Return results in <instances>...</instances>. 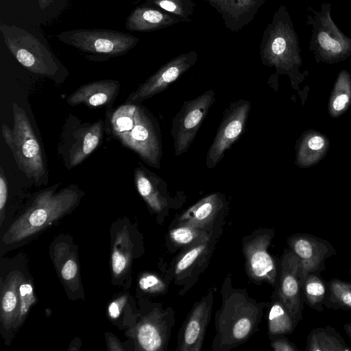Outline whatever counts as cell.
I'll list each match as a JSON object with an SVG mask.
<instances>
[{
	"label": "cell",
	"mask_w": 351,
	"mask_h": 351,
	"mask_svg": "<svg viewBox=\"0 0 351 351\" xmlns=\"http://www.w3.org/2000/svg\"><path fill=\"white\" fill-rule=\"evenodd\" d=\"M183 21L163 10L138 7L128 16L126 28L130 31L147 32L165 28Z\"/></svg>",
	"instance_id": "19"
},
{
	"label": "cell",
	"mask_w": 351,
	"mask_h": 351,
	"mask_svg": "<svg viewBox=\"0 0 351 351\" xmlns=\"http://www.w3.org/2000/svg\"><path fill=\"white\" fill-rule=\"evenodd\" d=\"M19 306L16 320L17 324L23 320L27 314L29 308L35 302L34 289L32 285L27 282H21L19 287Z\"/></svg>",
	"instance_id": "30"
},
{
	"label": "cell",
	"mask_w": 351,
	"mask_h": 351,
	"mask_svg": "<svg viewBox=\"0 0 351 351\" xmlns=\"http://www.w3.org/2000/svg\"><path fill=\"white\" fill-rule=\"evenodd\" d=\"M324 306L328 309L351 310V282L339 278L328 281Z\"/></svg>",
	"instance_id": "25"
},
{
	"label": "cell",
	"mask_w": 351,
	"mask_h": 351,
	"mask_svg": "<svg viewBox=\"0 0 351 351\" xmlns=\"http://www.w3.org/2000/svg\"><path fill=\"white\" fill-rule=\"evenodd\" d=\"M38 5L41 9H44L49 4V0H38Z\"/></svg>",
	"instance_id": "42"
},
{
	"label": "cell",
	"mask_w": 351,
	"mask_h": 351,
	"mask_svg": "<svg viewBox=\"0 0 351 351\" xmlns=\"http://www.w3.org/2000/svg\"><path fill=\"white\" fill-rule=\"evenodd\" d=\"M215 93L209 89L197 97L186 101L175 115L171 128L175 155L186 152L193 142L208 112L215 101Z\"/></svg>",
	"instance_id": "8"
},
{
	"label": "cell",
	"mask_w": 351,
	"mask_h": 351,
	"mask_svg": "<svg viewBox=\"0 0 351 351\" xmlns=\"http://www.w3.org/2000/svg\"><path fill=\"white\" fill-rule=\"evenodd\" d=\"M271 346L275 351H300L295 344L285 337L275 339Z\"/></svg>",
	"instance_id": "35"
},
{
	"label": "cell",
	"mask_w": 351,
	"mask_h": 351,
	"mask_svg": "<svg viewBox=\"0 0 351 351\" xmlns=\"http://www.w3.org/2000/svg\"><path fill=\"white\" fill-rule=\"evenodd\" d=\"M128 259L125 252L115 250L112 254V268L114 274H122L127 266Z\"/></svg>",
	"instance_id": "34"
},
{
	"label": "cell",
	"mask_w": 351,
	"mask_h": 351,
	"mask_svg": "<svg viewBox=\"0 0 351 351\" xmlns=\"http://www.w3.org/2000/svg\"><path fill=\"white\" fill-rule=\"evenodd\" d=\"M137 338L141 347L147 351L160 350L163 344L160 329L151 322L144 323L138 328Z\"/></svg>",
	"instance_id": "28"
},
{
	"label": "cell",
	"mask_w": 351,
	"mask_h": 351,
	"mask_svg": "<svg viewBox=\"0 0 351 351\" xmlns=\"http://www.w3.org/2000/svg\"><path fill=\"white\" fill-rule=\"evenodd\" d=\"M0 31L5 46L29 71L56 80L65 69L51 51L29 32L1 23Z\"/></svg>",
	"instance_id": "4"
},
{
	"label": "cell",
	"mask_w": 351,
	"mask_h": 351,
	"mask_svg": "<svg viewBox=\"0 0 351 351\" xmlns=\"http://www.w3.org/2000/svg\"><path fill=\"white\" fill-rule=\"evenodd\" d=\"M136 189L147 205L160 213L172 203L167 182L154 172L139 164L134 171Z\"/></svg>",
	"instance_id": "15"
},
{
	"label": "cell",
	"mask_w": 351,
	"mask_h": 351,
	"mask_svg": "<svg viewBox=\"0 0 351 351\" xmlns=\"http://www.w3.org/2000/svg\"><path fill=\"white\" fill-rule=\"evenodd\" d=\"M126 298L122 297L113 301L108 306V315L112 319L118 318L121 314Z\"/></svg>",
	"instance_id": "38"
},
{
	"label": "cell",
	"mask_w": 351,
	"mask_h": 351,
	"mask_svg": "<svg viewBox=\"0 0 351 351\" xmlns=\"http://www.w3.org/2000/svg\"><path fill=\"white\" fill-rule=\"evenodd\" d=\"M304 302L317 311H324V301L327 293V282L320 273H307L303 285Z\"/></svg>",
	"instance_id": "24"
},
{
	"label": "cell",
	"mask_w": 351,
	"mask_h": 351,
	"mask_svg": "<svg viewBox=\"0 0 351 351\" xmlns=\"http://www.w3.org/2000/svg\"><path fill=\"white\" fill-rule=\"evenodd\" d=\"M58 186L53 185L35 197L28 210L5 234L6 242L19 241L31 236L77 204L82 192L77 186L70 185L57 192Z\"/></svg>",
	"instance_id": "1"
},
{
	"label": "cell",
	"mask_w": 351,
	"mask_h": 351,
	"mask_svg": "<svg viewBox=\"0 0 351 351\" xmlns=\"http://www.w3.org/2000/svg\"><path fill=\"white\" fill-rule=\"evenodd\" d=\"M134 119V126L129 131L112 136L134 152L148 165L159 169L162 145L158 122L140 103H136Z\"/></svg>",
	"instance_id": "6"
},
{
	"label": "cell",
	"mask_w": 351,
	"mask_h": 351,
	"mask_svg": "<svg viewBox=\"0 0 351 351\" xmlns=\"http://www.w3.org/2000/svg\"><path fill=\"white\" fill-rule=\"evenodd\" d=\"M158 8L171 13L184 21H189L194 12L195 3L193 0H153Z\"/></svg>",
	"instance_id": "29"
},
{
	"label": "cell",
	"mask_w": 351,
	"mask_h": 351,
	"mask_svg": "<svg viewBox=\"0 0 351 351\" xmlns=\"http://www.w3.org/2000/svg\"><path fill=\"white\" fill-rule=\"evenodd\" d=\"M195 51L182 53L161 66L138 88L130 93L125 104H136L164 91L196 62Z\"/></svg>",
	"instance_id": "12"
},
{
	"label": "cell",
	"mask_w": 351,
	"mask_h": 351,
	"mask_svg": "<svg viewBox=\"0 0 351 351\" xmlns=\"http://www.w3.org/2000/svg\"><path fill=\"white\" fill-rule=\"evenodd\" d=\"M349 274L351 275V266H350V267L349 269Z\"/></svg>",
	"instance_id": "43"
},
{
	"label": "cell",
	"mask_w": 351,
	"mask_h": 351,
	"mask_svg": "<svg viewBox=\"0 0 351 351\" xmlns=\"http://www.w3.org/2000/svg\"><path fill=\"white\" fill-rule=\"evenodd\" d=\"M61 42L94 55L118 56L133 49L138 38L130 34L108 29H74L57 34Z\"/></svg>",
	"instance_id": "7"
},
{
	"label": "cell",
	"mask_w": 351,
	"mask_h": 351,
	"mask_svg": "<svg viewBox=\"0 0 351 351\" xmlns=\"http://www.w3.org/2000/svg\"><path fill=\"white\" fill-rule=\"evenodd\" d=\"M343 330L351 340V322L345 324L343 325Z\"/></svg>",
	"instance_id": "41"
},
{
	"label": "cell",
	"mask_w": 351,
	"mask_h": 351,
	"mask_svg": "<svg viewBox=\"0 0 351 351\" xmlns=\"http://www.w3.org/2000/svg\"><path fill=\"white\" fill-rule=\"evenodd\" d=\"M306 23L311 27L309 49L317 60L341 61L351 56V38L343 34L331 17V3H324L317 11L308 7Z\"/></svg>",
	"instance_id": "5"
},
{
	"label": "cell",
	"mask_w": 351,
	"mask_h": 351,
	"mask_svg": "<svg viewBox=\"0 0 351 351\" xmlns=\"http://www.w3.org/2000/svg\"><path fill=\"white\" fill-rule=\"evenodd\" d=\"M287 244L302 260L307 273H321L326 269L325 261L336 255L335 247L327 240L306 233L290 236Z\"/></svg>",
	"instance_id": "13"
},
{
	"label": "cell",
	"mask_w": 351,
	"mask_h": 351,
	"mask_svg": "<svg viewBox=\"0 0 351 351\" xmlns=\"http://www.w3.org/2000/svg\"><path fill=\"white\" fill-rule=\"evenodd\" d=\"M280 266L276 293L298 324L302 319L304 304L302 289L306 272L301 258L289 248L285 250Z\"/></svg>",
	"instance_id": "11"
},
{
	"label": "cell",
	"mask_w": 351,
	"mask_h": 351,
	"mask_svg": "<svg viewBox=\"0 0 351 351\" xmlns=\"http://www.w3.org/2000/svg\"><path fill=\"white\" fill-rule=\"evenodd\" d=\"M21 281L19 274H13L3 289L1 317L2 323L6 326L16 320L19 306V287Z\"/></svg>",
	"instance_id": "22"
},
{
	"label": "cell",
	"mask_w": 351,
	"mask_h": 351,
	"mask_svg": "<svg viewBox=\"0 0 351 351\" xmlns=\"http://www.w3.org/2000/svg\"><path fill=\"white\" fill-rule=\"evenodd\" d=\"M120 86L114 80L92 82L75 90L66 98V102L71 106L84 104L90 108L108 106L118 96Z\"/></svg>",
	"instance_id": "16"
},
{
	"label": "cell",
	"mask_w": 351,
	"mask_h": 351,
	"mask_svg": "<svg viewBox=\"0 0 351 351\" xmlns=\"http://www.w3.org/2000/svg\"><path fill=\"white\" fill-rule=\"evenodd\" d=\"M304 351H351V347L335 328L327 325L311 330Z\"/></svg>",
	"instance_id": "21"
},
{
	"label": "cell",
	"mask_w": 351,
	"mask_h": 351,
	"mask_svg": "<svg viewBox=\"0 0 351 351\" xmlns=\"http://www.w3.org/2000/svg\"><path fill=\"white\" fill-rule=\"evenodd\" d=\"M251 109L248 100L230 102L225 109L216 135L206 156V166L214 168L223 158L225 152L243 133Z\"/></svg>",
	"instance_id": "9"
},
{
	"label": "cell",
	"mask_w": 351,
	"mask_h": 351,
	"mask_svg": "<svg viewBox=\"0 0 351 351\" xmlns=\"http://www.w3.org/2000/svg\"><path fill=\"white\" fill-rule=\"evenodd\" d=\"M348 101L349 97L347 95L341 94L338 95L333 101V108L337 111L341 110L344 108Z\"/></svg>",
	"instance_id": "40"
},
{
	"label": "cell",
	"mask_w": 351,
	"mask_h": 351,
	"mask_svg": "<svg viewBox=\"0 0 351 351\" xmlns=\"http://www.w3.org/2000/svg\"><path fill=\"white\" fill-rule=\"evenodd\" d=\"M226 203V198L223 194H209L188 208L180 217L179 222L203 229L222 211Z\"/></svg>",
	"instance_id": "18"
},
{
	"label": "cell",
	"mask_w": 351,
	"mask_h": 351,
	"mask_svg": "<svg viewBox=\"0 0 351 351\" xmlns=\"http://www.w3.org/2000/svg\"><path fill=\"white\" fill-rule=\"evenodd\" d=\"M210 307L207 302L199 304L192 312L185 326L180 350H199L209 319Z\"/></svg>",
	"instance_id": "20"
},
{
	"label": "cell",
	"mask_w": 351,
	"mask_h": 351,
	"mask_svg": "<svg viewBox=\"0 0 351 351\" xmlns=\"http://www.w3.org/2000/svg\"><path fill=\"white\" fill-rule=\"evenodd\" d=\"M221 15L225 25L237 32L250 23L267 0H204Z\"/></svg>",
	"instance_id": "17"
},
{
	"label": "cell",
	"mask_w": 351,
	"mask_h": 351,
	"mask_svg": "<svg viewBox=\"0 0 351 351\" xmlns=\"http://www.w3.org/2000/svg\"><path fill=\"white\" fill-rule=\"evenodd\" d=\"M136 104H124L117 108L109 119L112 136L129 131L134 123V114Z\"/></svg>",
	"instance_id": "26"
},
{
	"label": "cell",
	"mask_w": 351,
	"mask_h": 351,
	"mask_svg": "<svg viewBox=\"0 0 351 351\" xmlns=\"http://www.w3.org/2000/svg\"><path fill=\"white\" fill-rule=\"evenodd\" d=\"M206 247L205 241L191 245L176 263V274H178L190 267L206 250Z\"/></svg>",
	"instance_id": "31"
},
{
	"label": "cell",
	"mask_w": 351,
	"mask_h": 351,
	"mask_svg": "<svg viewBox=\"0 0 351 351\" xmlns=\"http://www.w3.org/2000/svg\"><path fill=\"white\" fill-rule=\"evenodd\" d=\"M268 324L269 333L274 336L291 334L298 325L276 293L269 311Z\"/></svg>",
	"instance_id": "23"
},
{
	"label": "cell",
	"mask_w": 351,
	"mask_h": 351,
	"mask_svg": "<svg viewBox=\"0 0 351 351\" xmlns=\"http://www.w3.org/2000/svg\"><path fill=\"white\" fill-rule=\"evenodd\" d=\"M53 0H49V3H50L51 1H53Z\"/></svg>",
	"instance_id": "44"
},
{
	"label": "cell",
	"mask_w": 351,
	"mask_h": 351,
	"mask_svg": "<svg viewBox=\"0 0 351 351\" xmlns=\"http://www.w3.org/2000/svg\"><path fill=\"white\" fill-rule=\"evenodd\" d=\"M8 197V182L2 167H0V210L2 215Z\"/></svg>",
	"instance_id": "37"
},
{
	"label": "cell",
	"mask_w": 351,
	"mask_h": 351,
	"mask_svg": "<svg viewBox=\"0 0 351 351\" xmlns=\"http://www.w3.org/2000/svg\"><path fill=\"white\" fill-rule=\"evenodd\" d=\"M324 145V139L320 136H314L311 137L308 142V147L315 151L322 149Z\"/></svg>",
	"instance_id": "39"
},
{
	"label": "cell",
	"mask_w": 351,
	"mask_h": 351,
	"mask_svg": "<svg viewBox=\"0 0 351 351\" xmlns=\"http://www.w3.org/2000/svg\"><path fill=\"white\" fill-rule=\"evenodd\" d=\"M273 232L269 231L246 244L245 254L249 274L255 280L275 285L278 274L274 258L267 252Z\"/></svg>",
	"instance_id": "14"
},
{
	"label": "cell",
	"mask_w": 351,
	"mask_h": 351,
	"mask_svg": "<svg viewBox=\"0 0 351 351\" xmlns=\"http://www.w3.org/2000/svg\"><path fill=\"white\" fill-rule=\"evenodd\" d=\"M77 272V265L76 263L72 259H69L62 267L61 276L65 280H71L76 276Z\"/></svg>",
	"instance_id": "36"
},
{
	"label": "cell",
	"mask_w": 351,
	"mask_h": 351,
	"mask_svg": "<svg viewBox=\"0 0 351 351\" xmlns=\"http://www.w3.org/2000/svg\"><path fill=\"white\" fill-rule=\"evenodd\" d=\"M252 322L248 317L239 319L232 328V335L235 340H243L250 333L252 329Z\"/></svg>",
	"instance_id": "33"
},
{
	"label": "cell",
	"mask_w": 351,
	"mask_h": 351,
	"mask_svg": "<svg viewBox=\"0 0 351 351\" xmlns=\"http://www.w3.org/2000/svg\"><path fill=\"white\" fill-rule=\"evenodd\" d=\"M13 128L1 125L4 141L10 149L19 169L36 185L48 181V171L43 149L25 112L12 103Z\"/></svg>",
	"instance_id": "2"
},
{
	"label": "cell",
	"mask_w": 351,
	"mask_h": 351,
	"mask_svg": "<svg viewBox=\"0 0 351 351\" xmlns=\"http://www.w3.org/2000/svg\"><path fill=\"white\" fill-rule=\"evenodd\" d=\"M104 123L101 119L92 124L75 123L63 130L58 151L67 169L81 164L99 146Z\"/></svg>",
	"instance_id": "10"
},
{
	"label": "cell",
	"mask_w": 351,
	"mask_h": 351,
	"mask_svg": "<svg viewBox=\"0 0 351 351\" xmlns=\"http://www.w3.org/2000/svg\"><path fill=\"white\" fill-rule=\"evenodd\" d=\"M171 239L179 245H193L206 241V234L203 229L181 223L170 232Z\"/></svg>",
	"instance_id": "27"
},
{
	"label": "cell",
	"mask_w": 351,
	"mask_h": 351,
	"mask_svg": "<svg viewBox=\"0 0 351 351\" xmlns=\"http://www.w3.org/2000/svg\"><path fill=\"white\" fill-rule=\"evenodd\" d=\"M139 287L145 291L160 292L165 289L164 282L154 274H145L139 280Z\"/></svg>",
	"instance_id": "32"
},
{
	"label": "cell",
	"mask_w": 351,
	"mask_h": 351,
	"mask_svg": "<svg viewBox=\"0 0 351 351\" xmlns=\"http://www.w3.org/2000/svg\"><path fill=\"white\" fill-rule=\"evenodd\" d=\"M300 52L291 17L286 6L281 5L264 31L260 45L261 62L279 72L291 73L301 64Z\"/></svg>",
	"instance_id": "3"
}]
</instances>
